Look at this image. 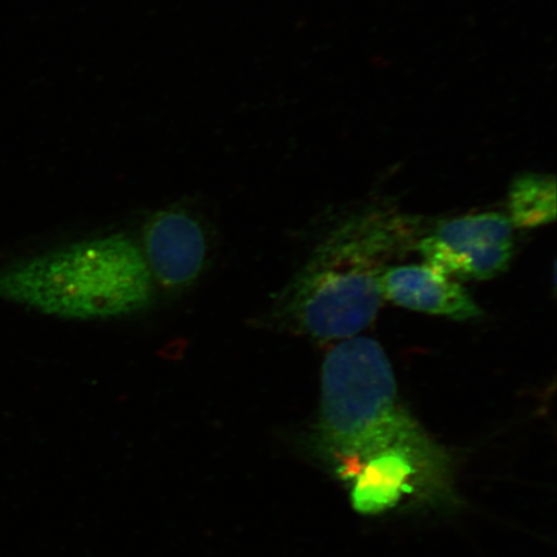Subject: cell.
<instances>
[{
	"label": "cell",
	"mask_w": 557,
	"mask_h": 557,
	"mask_svg": "<svg viewBox=\"0 0 557 557\" xmlns=\"http://www.w3.org/2000/svg\"><path fill=\"white\" fill-rule=\"evenodd\" d=\"M420 239L418 220L392 207L347 215L278 294L269 323L312 341L360 336L379 315L383 274Z\"/></svg>",
	"instance_id": "obj_1"
},
{
	"label": "cell",
	"mask_w": 557,
	"mask_h": 557,
	"mask_svg": "<svg viewBox=\"0 0 557 557\" xmlns=\"http://www.w3.org/2000/svg\"><path fill=\"white\" fill-rule=\"evenodd\" d=\"M416 249L424 262L459 282L490 281L510 267L513 226L497 212L463 215L422 235Z\"/></svg>",
	"instance_id": "obj_5"
},
{
	"label": "cell",
	"mask_w": 557,
	"mask_h": 557,
	"mask_svg": "<svg viewBox=\"0 0 557 557\" xmlns=\"http://www.w3.org/2000/svg\"><path fill=\"white\" fill-rule=\"evenodd\" d=\"M508 220L513 227L534 228L556 220V180L552 174L525 173L508 190Z\"/></svg>",
	"instance_id": "obj_8"
},
{
	"label": "cell",
	"mask_w": 557,
	"mask_h": 557,
	"mask_svg": "<svg viewBox=\"0 0 557 557\" xmlns=\"http://www.w3.org/2000/svg\"><path fill=\"white\" fill-rule=\"evenodd\" d=\"M154 297L143 250L124 234L83 240L0 270V299L46 315L103 320L141 311Z\"/></svg>",
	"instance_id": "obj_2"
},
{
	"label": "cell",
	"mask_w": 557,
	"mask_h": 557,
	"mask_svg": "<svg viewBox=\"0 0 557 557\" xmlns=\"http://www.w3.org/2000/svg\"><path fill=\"white\" fill-rule=\"evenodd\" d=\"M383 299L400 308L468 322L483 309L457 278L431 264H393L381 281Z\"/></svg>",
	"instance_id": "obj_7"
},
{
	"label": "cell",
	"mask_w": 557,
	"mask_h": 557,
	"mask_svg": "<svg viewBox=\"0 0 557 557\" xmlns=\"http://www.w3.org/2000/svg\"><path fill=\"white\" fill-rule=\"evenodd\" d=\"M143 253L152 278L164 289L189 288L206 267L205 228L183 209H163L146 221Z\"/></svg>",
	"instance_id": "obj_6"
},
{
	"label": "cell",
	"mask_w": 557,
	"mask_h": 557,
	"mask_svg": "<svg viewBox=\"0 0 557 557\" xmlns=\"http://www.w3.org/2000/svg\"><path fill=\"white\" fill-rule=\"evenodd\" d=\"M392 361L371 337L355 336L326 354L313 433L332 466L345 461L407 421Z\"/></svg>",
	"instance_id": "obj_3"
},
{
	"label": "cell",
	"mask_w": 557,
	"mask_h": 557,
	"mask_svg": "<svg viewBox=\"0 0 557 557\" xmlns=\"http://www.w3.org/2000/svg\"><path fill=\"white\" fill-rule=\"evenodd\" d=\"M332 468L350 490L352 510L361 517H380L403 506L456 504L451 459L414 416Z\"/></svg>",
	"instance_id": "obj_4"
}]
</instances>
